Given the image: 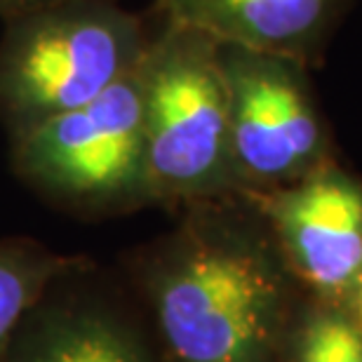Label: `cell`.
Instances as JSON below:
<instances>
[{
	"label": "cell",
	"instance_id": "8992f818",
	"mask_svg": "<svg viewBox=\"0 0 362 362\" xmlns=\"http://www.w3.org/2000/svg\"><path fill=\"white\" fill-rule=\"evenodd\" d=\"M243 195L269 223L289 273L315 299L344 303L362 275V177L332 160L294 184Z\"/></svg>",
	"mask_w": 362,
	"mask_h": 362
},
{
	"label": "cell",
	"instance_id": "ba28073f",
	"mask_svg": "<svg viewBox=\"0 0 362 362\" xmlns=\"http://www.w3.org/2000/svg\"><path fill=\"white\" fill-rule=\"evenodd\" d=\"M3 362H153L136 332L99 306H57L26 317Z\"/></svg>",
	"mask_w": 362,
	"mask_h": 362
},
{
	"label": "cell",
	"instance_id": "30bf717a",
	"mask_svg": "<svg viewBox=\"0 0 362 362\" xmlns=\"http://www.w3.org/2000/svg\"><path fill=\"white\" fill-rule=\"evenodd\" d=\"M292 322L280 362H362V334L341 303L317 299Z\"/></svg>",
	"mask_w": 362,
	"mask_h": 362
},
{
	"label": "cell",
	"instance_id": "5b68a950",
	"mask_svg": "<svg viewBox=\"0 0 362 362\" xmlns=\"http://www.w3.org/2000/svg\"><path fill=\"white\" fill-rule=\"evenodd\" d=\"M308 69L292 57L221 45L238 193L294 184L334 160Z\"/></svg>",
	"mask_w": 362,
	"mask_h": 362
},
{
	"label": "cell",
	"instance_id": "277c9868",
	"mask_svg": "<svg viewBox=\"0 0 362 362\" xmlns=\"http://www.w3.org/2000/svg\"><path fill=\"white\" fill-rule=\"evenodd\" d=\"M10 156L14 175L69 212L151 205L141 62L88 104L10 136Z\"/></svg>",
	"mask_w": 362,
	"mask_h": 362
},
{
	"label": "cell",
	"instance_id": "52a82bcc",
	"mask_svg": "<svg viewBox=\"0 0 362 362\" xmlns=\"http://www.w3.org/2000/svg\"><path fill=\"white\" fill-rule=\"evenodd\" d=\"M349 0H156L160 21L191 26L221 45L320 62Z\"/></svg>",
	"mask_w": 362,
	"mask_h": 362
},
{
	"label": "cell",
	"instance_id": "8fae6325",
	"mask_svg": "<svg viewBox=\"0 0 362 362\" xmlns=\"http://www.w3.org/2000/svg\"><path fill=\"white\" fill-rule=\"evenodd\" d=\"M52 3H62V0H0V21L17 17V14L38 10V7L52 5Z\"/></svg>",
	"mask_w": 362,
	"mask_h": 362
},
{
	"label": "cell",
	"instance_id": "7a4b0ae2",
	"mask_svg": "<svg viewBox=\"0 0 362 362\" xmlns=\"http://www.w3.org/2000/svg\"><path fill=\"white\" fill-rule=\"evenodd\" d=\"M151 33L115 0H62L5 19L0 125L14 136L88 104L139 66Z\"/></svg>",
	"mask_w": 362,
	"mask_h": 362
},
{
	"label": "cell",
	"instance_id": "9c48e42d",
	"mask_svg": "<svg viewBox=\"0 0 362 362\" xmlns=\"http://www.w3.org/2000/svg\"><path fill=\"white\" fill-rule=\"evenodd\" d=\"M76 266L74 259L49 252L24 238L0 240V362L49 285Z\"/></svg>",
	"mask_w": 362,
	"mask_h": 362
},
{
	"label": "cell",
	"instance_id": "7c38bea8",
	"mask_svg": "<svg viewBox=\"0 0 362 362\" xmlns=\"http://www.w3.org/2000/svg\"><path fill=\"white\" fill-rule=\"evenodd\" d=\"M341 306L349 310V315L353 317V322L358 325V329H360V334H362V275L358 278L356 287L351 289V294L344 299Z\"/></svg>",
	"mask_w": 362,
	"mask_h": 362
},
{
	"label": "cell",
	"instance_id": "3957f363",
	"mask_svg": "<svg viewBox=\"0 0 362 362\" xmlns=\"http://www.w3.org/2000/svg\"><path fill=\"white\" fill-rule=\"evenodd\" d=\"M141 94L151 205L238 195L221 42L160 21L141 59Z\"/></svg>",
	"mask_w": 362,
	"mask_h": 362
},
{
	"label": "cell",
	"instance_id": "6da1fadb",
	"mask_svg": "<svg viewBox=\"0 0 362 362\" xmlns=\"http://www.w3.org/2000/svg\"><path fill=\"white\" fill-rule=\"evenodd\" d=\"M292 278L269 223L243 193L188 205L144 269L175 362H280Z\"/></svg>",
	"mask_w": 362,
	"mask_h": 362
}]
</instances>
